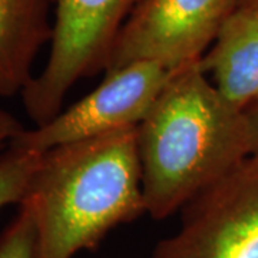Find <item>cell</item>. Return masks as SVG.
I'll return each mask as SVG.
<instances>
[{
    "label": "cell",
    "instance_id": "1",
    "mask_svg": "<svg viewBox=\"0 0 258 258\" xmlns=\"http://www.w3.org/2000/svg\"><path fill=\"white\" fill-rule=\"evenodd\" d=\"M137 132L145 212L157 221L252 155L247 112L222 98L200 60L174 72Z\"/></svg>",
    "mask_w": 258,
    "mask_h": 258
},
{
    "label": "cell",
    "instance_id": "2",
    "mask_svg": "<svg viewBox=\"0 0 258 258\" xmlns=\"http://www.w3.org/2000/svg\"><path fill=\"white\" fill-rule=\"evenodd\" d=\"M137 128L42 154L20 203L36 224L37 258L95 249L115 227L147 214Z\"/></svg>",
    "mask_w": 258,
    "mask_h": 258
},
{
    "label": "cell",
    "instance_id": "3",
    "mask_svg": "<svg viewBox=\"0 0 258 258\" xmlns=\"http://www.w3.org/2000/svg\"><path fill=\"white\" fill-rule=\"evenodd\" d=\"M49 57L22 92L29 119L40 126L62 112L69 91L105 72L120 30L144 0H53Z\"/></svg>",
    "mask_w": 258,
    "mask_h": 258
},
{
    "label": "cell",
    "instance_id": "4",
    "mask_svg": "<svg viewBox=\"0 0 258 258\" xmlns=\"http://www.w3.org/2000/svg\"><path fill=\"white\" fill-rule=\"evenodd\" d=\"M178 230L155 245L151 258H258V157L181 210Z\"/></svg>",
    "mask_w": 258,
    "mask_h": 258
},
{
    "label": "cell",
    "instance_id": "5",
    "mask_svg": "<svg viewBox=\"0 0 258 258\" xmlns=\"http://www.w3.org/2000/svg\"><path fill=\"white\" fill-rule=\"evenodd\" d=\"M175 71L152 60L106 72L92 92L46 123L25 129L10 147L45 152L52 148L138 126Z\"/></svg>",
    "mask_w": 258,
    "mask_h": 258
},
{
    "label": "cell",
    "instance_id": "6",
    "mask_svg": "<svg viewBox=\"0 0 258 258\" xmlns=\"http://www.w3.org/2000/svg\"><path fill=\"white\" fill-rule=\"evenodd\" d=\"M240 0H144L120 30L105 71L141 60L171 71L198 62Z\"/></svg>",
    "mask_w": 258,
    "mask_h": 258
},
{
    "label": "cell",
    "instance_id": "7",
    "mask_svg": "<svg viewBox=\"0 0 258 258\" xmlns=\"http://www.w3.org/2000/svg\"><path fill=\"white\" fill-rule=\"evenodd\" d=\"M225 101L240 111L258 103V9L238 8L200 59Z\"/></svg>",
    "mask_w": 258,
    "mask_h": 258
},
{
    "label": "cell",
    "instance_id": "8",
    "mask_svg": "<svg viewBox=\"0 0 258 258\" xmlns=\"http://www.w3.org/2000/svg\"><path fill=\"white\" fill-rule=\"evenodd\" d=\"M52 0H0V98L29 86L39 52L50 43Z\"/></svg>",
    "mask_w": 258,
    "mask_h": 258
},
{
    "label": "cell",
    "instance_id": "9",
    "mask_svg": "<svg viewBox=\"0 0 258 258\" xmlns=\"http://www.w3.org/2000/svg\"><path fill=\"white\" fill-rule=\"evenodd\" d=\"M42 154L13 147L0 154V211L23 201Z\"/></svg>",
    "mask_w": 258,
    "mask_h": 258
},
{
    "label": "cell",
    "instance_id": "10",
    "mask_svg": "<svg viewBox=\"0 0 258 258\" xmlns=\"http://www.w3.org/2000/svg\"><path fill=\"white\" fill-rule=\"evenodd\" d=\"M0 258H37V232L33 215L20 204L16 217L0 232Z\"/></svg>",
    "mask_w": 258,
    "mask_h": 258
},
{
    "label": "cell",
    "instance_id": "11",
    "mask_svg": "<svg viewBox=\"0 0 258 258\" xmlns=\"http://www.w3.org/2000/svg\"><path fill=\"white\" fill-rule=\"evenodd\" d=\"M25 129L23 123L13 113L0 108V154L6 151L13 139L18 138Z\"/></svg>",
    "mask_w": 258,
    "mask_h": 258
},
{
    "label": "cell",
    "instance_id": "12",
    "mask_svg": "<svg viewBox=\"0 0 258 258\" xmlns=\"http://www.w3.org/2000/svg\"><path fill=\"white\" fill-rule=\"evenodd\" d=\"M247 116L251 128V139H252V155L258 157V103L247 109Z\"/></svg>",
    "mask_w": 258,
    "mask_h": 258
},
{
    "label": "cell",
    "instance_id": "13",
    "mask_svg": "<svg viewBox=\"0 0 258 258\" xmlns=\"http://www.w3.org/2000/svg\"><path fill=\"white\" fill-rule=\"evenodd\" d=\"M238 8H251V9H258V0H240Z\"/></svg>",
    "mask_w": 258,
    "mask_h": 258
}]
</instances>
